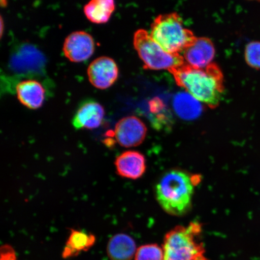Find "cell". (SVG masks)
Returning a JSON list of instances; mask_svg holds the SVG:
<instances>
[{
  "label": "cell",
  "mask_w": 260,
  "mask_h": 260,
  "mask_svg": "<svg viewBox=\"0 0 260 260\" xmlns=\"http://www.w3.org/2000/svg\"><path fill=\"white\" fill-rule=\"evenodd\" d=\"M169 71L178 85L195 99L211 109L219 106L224 92L223 76L216 64L197 68L184 63Z\"/></svg>",
  "instance_id": "6da1fadb"
},
{
  "label": "cell",
  "mask_w": 260,
  "mask_h": 260,
  "mask_svg": "<svg viewBox=\"0 0 260 260\" xmlns=\"http://www.w3.org/2000/svg\"><path fill=\"white\" fill-rule=\"evenodd\" d=\"M197 178L180 170H171L159 180L155 187L156 198L162 209L172 216L184 215L192 204Z\"/></svg>",
  "instance_id": "7a4b0ae2"
},
{
  "label": "cell",
  "mask_w": 260,
  "mask_h": 260,
  "mask_svg": "<svg viewBox=\"0 0 260 260\" xmlns=\"http://www.w3.org/2000/svg\"><path fill=\"white\" fill-rule=\"evenodd\" d=\"M201 233L202 225L198 222L170 231L162 245L164 260H209L205 255Z\"/></svg>",
  "instance_id": "3957f363"
},
{
  "label": "cell",
  "mask_w": 260,
  "mask_h": 260,
  "mask_svg": "<svg viewBox=\"0 0 260 260\" xmlns=\"http://www.w3.org/2000/svg\"><path fill=\"white\" fill-rule=\"evenodd\" d=\"M151 37L167 53L180 54L196 40L177 13L160 15L151 25Z\"/></svg>",
  "instance_id": "277c9868"
},
{
  "label": "cell",
  "mask_w": 260,
  "mask_h": 260,
  "mask_svg": "<svg viewBox=\"0 0 260 260\" xmlns=\"http://www.w3.org/2000/svg\"><path fill=\"white\" fill-rule=\"evenodd\" d=\"M133 45L145 69L170 71L186 63L183 56L167 53L152 40L147 31L143 29L135 32Z\"/></svg>",
  "instance_id": "5b68a950"
},
{
  "label": "cell",
  "mask_w": 260,
  "mask_h": 260,
  "mask_svg": "<svg viewBox=\"0 0 260 260\" xmlns=\"http://www.w3.org/2000/svg\"><path fill=\"white\" fill-rule=\"evenodd\" d=\"M147 128L141 119L134 116L124 117L116 123L115 137L117 142L125 148L141 145L146 137Z\"/></svg>",
  "instance_id": "8992f818"
},
{
  "label": "cell",
  "mask_w": 260,
  "mask_h": 260,
  "mask_svg": "<svg viewBox=\"0 0 260 260\" xmlns=\"http://www.w3.org/2000/svg\"><path fill=\"white\" fill-rule=\"evenodd\" d=\"M94 51L95 42L92 36L86 31L71 32L64 41L63 54L72 62H83L89 59Z\"/></svg>",
  "instance_id": "52a82bcc"
},
{
  "label": "cell",
  "mask_w": 260,
  "mask_h": 260,
  "mask_svg": "<svg viewBox=\"0 0 260 260\" xmlns=\"http://www.w3.org/2000/svg\"><path fill=\"white\" fill-rule=\"evenodd\" d=\"M87 76L92 85L99 89L111 87L118 79V65L113 58L102 56L96 58L89 64Z\"/></svg>",
  "instance_id": "ba28073f"
},
{
  "label": "cell",
  "mask_w": 260,
  "mask_h": 260,
  "mask_svg": "<svg viewBox=\"0 0 260 260\" xmlns=\"http://www.w3.org/2000/svg\"><path fill=\"white\" fill-rule=\"evenodd\" d=\"M105 116L102 105L93 100H87L78 108L73 119V125L76 129H93L102 125Z\"/></svg>",
  "instance_id": "9c48e42d"
},
{
  "label": "cell",
  "mask_w": 260,
  "mask_h": 260,
  "mask_svg": "<svg viewBox=\"0 0 260 260\" xmlns=\"http://www.w3.org/2000/svg\"><path fill=\"white\" fill-rule=\"evenodd\" d=\"M215 55V48L209 38H198L184 51L185 62L197 68H205L211 63Z\"/></svg>",
  "instance_id": "30bf717a"
},
{
  "label": "cell",
  "mask_w": 260,
  "mask_h": 260,
  "mask_svg": "<svg viewBox=\"0 0 260 260\" xmlns=\"http://www.w3.org/2000/svg\"><path fill=\"white\" fill-rule=\"evenodd\" d=\"M117 174L120 176L136 180L144 174L146 169V159L141 152L126 151L122 152L115 161Z\"/></svg>",
  "instance_id": "8fae6325"
},
{
  "label": "cell",
  "mask_w": 260,
  "mask_h": 260,
  "mask_svg": "<svg viewBox=\"0 0 260 260\" xmlns=\"http://www.w3.org/2000/svg\"><path fill=\"white\" fill-rule=\"evenodd\" d=\"M16 91L19 102L28 109L36 110L43 105L45 90L38 81H22L16 85Z\"/></svg>",
  "instance_id": "7c38bea8"
},
{
  "label": "cell",
  "mask_w": 260,
  "mask_h": 260,
  "mask_svg": "<svg viewBox=\"0 0 260 260\" xmlns=\"http://www.w3.org/2000/svg\"><path fill=\"white\" fill-rule=\"evenodd\" d=\"M95 242L96 237L93 234L82 230L71 229L63 250L62 257L64 259L74 258L81 253L89 251Z\"/></svg>",
  "instance_id": "4fadbf2b"
},
{
  "label": "cell",
  "mask_w": 260,
  "mask_h": 260,
  "mask_svg": "<svg viewBox=\"0 0 260 260\" xmlns=\"http://www.w3.org/2000/svg\"><path fill=\"white\" fill-rule=\"evenodd\" d=\"M136 251L135 240L125 234L113 236L107 244V253L110 260H132Z\"/></svg>",
  "instance_id": "5bb4252c"
},
{
  "label": "cell",
  "mask_w": 260,
  "mask_h": 260,
  "mask_svg": "<svg viewBox=\"0 0 260 260\" xmlns=\"http://www.w3.org/2000/svg\"><path fill=\"white\" fill-rule=\"evenodd\" d=\"M174 111L180 118L192 121L203 112V106L197 99L188 92H179L173 100Z\"/></svg>",
  "instance_id": "9a60e30c"
},
{
  "label": "cell",
  "mask_w": 260,
  "mask_h": 260,
  "mask_svg": "<svg viewBox=\"0 0 260 260\" xmlns=\"http://www.w3.org/2000/svg\"><path fill=\"white\" fill-rule=\"evenodd\" d=\"M115 3L113 0H92L84 7L86 17L94 24H106L115 11Z\"/></svg>",
  "instance_id": "2e32d148"
},
{
  "label": "cell",
  "mask_w": 260,
  "mask_h": 260,
  "mask_svg": "<svg viewBox=\"0 0 260 260\" xmlns=\"http://www.w3.org/2000/svg\"><path fill=\"white\" fill-rule=\"evenodd\" d=\"M135 260H164V251L157 244L142 245L136 251Z\"/></svg>",
  "instance_id": "e0dca14e"
},
{
  "label": "cell",
  "mask_w": 260,
  "mask_h": 260,
  "mask_svg": "<svg viewBox=\"0 0 260 260\" xmlns=\"http://www.w3.org/2000/svg\"><path fill=\"white\" fill-rule=\"evenodd\" d=\"M245 58L249 67L260 70V41L250 42L246 45Z\"/></svg>",
  "instance_id": "ac0fdd59"
},
{
  "label": "cell",
  "mask_w": 260,
  "mask_h": 260,
  "mask_svg": "<svg viewBox=\"0 0 260 260\" xmlns=\"http://www.w3.org/2000/svg\"><path fill=\"white\" fill-rule=\"evenodd\" d=\"M0 260H18L14 248L11 245H5L0 249Z\"/></svg>",
  "instance_id": "d6986e66"
},
{
  "label": "cell",
  "mask_w": 260,
  "mask_h": 260,
  "mask_svg": "<svg viewBox=\"0 0 260 260\" xmlns=\"http://www.w3.org/2000/svg\"><path fill=\"white\" fill-rule=\"evenodd\" d=\"M1 22H2V24H1V26H2V29H1V36L2 37V35H3V18H1Z\"/></svg>",
  "instance_id": "ffe728a7"
}]
</instances>
